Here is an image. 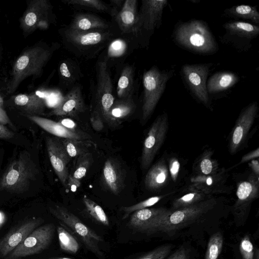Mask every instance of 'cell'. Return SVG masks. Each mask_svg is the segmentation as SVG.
Returning a JSON list of instances; mask_svg holds the SVG:
<instances>
[{
    "label": "cell",
    "mask_w": 259,
    "mask_h": 259,
    "mask_svg": "<svg viewBox=\"0 0 259 259\" xmlns=\"http://www.w3.org/2000/svg\"><path fill=\"white\" fill-rule=\"evenodd\" d=\"M65 48L78 58L91 59L99 56L109 42L120 34L116 27L107 29L75 30L67 25L59 30Z\"/></svg>",
    "instance_id": "1"
},
{
    "label": "cell",
    "mask_w": 259,
    "mask_h": 259,
    "mask_svg": "<svg viewBox=\"0 0 259 259\" xmlns=\"http://www.w3.org/2000/svg\"><path fill=\"white\" fill-rule=\"evenodd\" d=\"M60 44L51 45L37 44L22 52L15 61L9 86V92L13 93L25 78L31 75L37 76L49 61Z\"/></svg>",
    "instance_id": "2"
},
{
    "label": "cell",
    "mask_w": 259,
    "mask_h": 259,
    "mask_svg": "<svg viewBox=\"0 0 259 259\" xmlns=\"http://www.w3.org/2000/svg\"><path fill=\"white\" fill-rule=\"evenodd\" d=\"M175 38L182 47L199 54H211L218 49L209 27L201 20H192L180 24L175 30Z\"/></svg>",
    "instance_id": "3"
},
{
    "label": "cell",
    "mask_w": 259,
    "mask_h": 259,
    "mask_svg": "<svg viewBox=\"0 0 259 259\" xmlns=\"http://www.w3.org/2000/svg\"><path fill=\"white\" fill-rule=\"evenodd\" d=\"M217 205L216 199L211 197L192 205L172 211L159 226L157 232L175 235L193 223L203 219Z\"/></svg>",
    "instance_id": "4"
},
{
    "label": "cell",
    "mask_w": 259,
    "mask_h": 259,
    "mask_svg": "<svg viewBox=\"0 0 259 259\" xmlns=\"http://www.w3.org/2000/svg\"><path fill=\"white\" fill-rule=\"evenodd\" d=\"M36 169L29 156L22 153L13 160L0 180V190L21 193L26 191L35 178Z\"/></svg>",
    "instance_id": "5"
},
{
    "label": "cell",
    "mask_w": 259,
    "mask_h": 259,
    "mask_svg": "<svg viewBox=\"0 0 259 259\" xmlns=\"http://www.w3.org/2000/svg\"><path fill=\"white\" fill-rule=\"evenodd\" d=\"M172 71H161L153 66L143 75V96L142 120L146 121L153 113L165 90L168 80L173 75Z\"/></svg>",
    "instance_id": "6"
},
{
    "label": "cell",
    "mask_w": 259,
    "mask_h": 259,
    "mask_svg": "<svg viewBox=\"0 0 259 259\" xmlns=\"http://www.w3.org/2000/svg\"><path fill=\"white\" fill-rule=\"evenodd\" d=\"M49 209L52 215L79 237L90 251L99 258H103L104 257L99 246V242L103 241L100 235L86 226L78 217L65 207L55 205L50 207Z\"/></svg>",
    "instance_id": "7"
},
{
    "label": "cell",
    "mask_w": 259,
    "mask_h": 259,
    "mask_svg": "<svg viewBox=\"0 0 259 259\" xmlns=\"http://www.w3.org/2000/svg\"><path fill=\"white\" fill-rule=\"evenodd\" d=\"M96 81L92 93L95 104L94 111L99 112L106 121L115 97L113 92V84L109 68L103 60L98 59L96 64Z\"/></svg>",
    "instance_id": "8"
},
{
    "label": "cell",
    "mask_w": 259,
    "mask_h": 259,
    "mask_svg": "<svg viewBox=\"0 0 259 259\" xmlns=\"http://www.w3.org/2000/svg\"><path fill=\"white\" fill-rule=\"evenodd\" d=\"M27 8L20 19V27L25 34L37 29H46L55 22L53 7L48 0L29 1Z\"/></svg>",
    "instance_id": "9"
},
{
    "label": "cell",
    "mask_w": 259,
    "mask_h": 259,
    "mask_svg": "<svg viewBox=\"0 0 259 259\" xmlns=\"http://www.w3.org/2000/svg\"><path fill=\"white\" fill-rule=\"evenodd\" d=\"M167 0H143L138 11L137 23L132 33L139 46H143L148 33L158 28L161 23L162 14Z\"/></svg>",
    "instance_id": "10"
},
{
    "label": "cell",
    "mask_w": 259,
    "mask_h": 259,
    "mask_svg": "<svg viewBox=\"0 0 259 259\" xmlns=\"http://www.w3.org/2000/svg\"><path fill=\"white\" fill-rule=\"evenodd\" d=\"M55 229L52 223L36 228L5 259H20L41 252L50 245Z\"/></svg>",
    "instance_id": "11"
},
{
    "label": "cell",
    "mask_w": 259,
    "mask_h": 259,
    "mask_svg": "<svg viewBox=\"0 0 259 259\" xmlns=\"http://www.w3.org/2000/svg\"><path fill=\"white\" fill-rule=\"evenodd\" d=\"M168 128L166 113L159 115L152 124L143 143L141 166L147 169L162 146Z\"/></svg>",
    "instance_id": "12"
},
{
    "label": "cell",
    "mask_w": 259,
    "mask_h": 259,
    "mask_svg": "<svg viewBox=\"0 0 259 259\" xmlns=\"http://www.w3.org/2000/svg\"><path fill=\"white\" fill-rule=\"evenodd\" d=\"M259 195L258 176L252 171L247 179L237 185L236 200L232 207V213L238 224L245 223L252 202Z\"/></svg>",
    "instance_id": "13"
},
{
    "label": "cell",
    "mask_w": 259,
    "mask_h": 259,
    "mask_svg": "<svg viewBox=\"0 0 259 259\" xmlns=\"http://www.w3.org/2000/svg\"><path fill=\"white\" fill-rule=\"evenodd\" d=\"M139 47L137 38L132 33L120 34L109 42L99 55L98 59L104 61L109 68L119 66Z\"/></svg>",
    "instance_id": "14"
},
{
    "label": "cell",
    "mask_w": 259,
    "mask_h": 259,
    "mask_svg": "<svg viewBox=\"0 0 259 259\" xmlns=\"http://www.w3.org/2000/svg\"><path fill=\"white\" fill-rule=\"evenodd\" d=\"M165 207L147 208L133 213L128 222V226L135 231L152 234L157 232L164 220L171 213Z\"/></svg>",
    "instance_id": "15"
},
{
    "label": "cell",
    "mask_w": 259,
    "mask_h": 259,
    "mask_svg": "<svg viewBox=\"0 0 259 259\" xmlns=\"http://www.w3.org/2000/svg\"><path fill=\"white\" fill-rule=\"evenodd\" d=\"M211 64H185L182 67L184 78L196 98L205 106L209 102L206 80Z\"/></svg>",
    "instance_id": "16"
},
{
    "label": "cell",
    "mask_w": 259,
    "mask_h": 259,
    "mask_svg": "<svg viewBox=\"0 0 259 259\" xmlns=\"http://www.w3.org/2000/svg\"><path fill=\"white\" fill-rule=\"evenodd\" d=\"M258 110L256 102L250 103L241 112L229 139V151L235 154L243 147L254 123Z\"/></svg>",
    "instance_id": "17"
},
{
    "label": "cell",
    "mask_w": 259,
    "mask_h": 259,
    "mask_svg": "<svg viewBox=\"0 0 259 259\" xmlns=\"http://www.w3.org/2000/svg\"><path fill=\"white\" fill-rule=\"evenodd\" d=\"M223 40L237 48L244 49L259 33V27L247 22L234 21L226 23Z\"/></svg>",
    "instance_id": "18"
},
{
    "label": "cell",
    "mask_w": 259,
    "mask_h": 259,
    "mask_svg": "<svg viewBox=\"0 0 259 259\" xmlns=\"http://www.w3.org/2000/svg\"><path fill=\"white\" fill-rule=\"evenodd\" d=\"M41 218H31L14 227L0 239V256L6 257L43 222Z\"/></svg>",
    "instance_id": "19"
},
{
    "label": "cell",
    "mask_w": 259,
    "mask_h": 259,
    "mask_svg": "<svg viewBox=\"0 0 259 259\" xmlns=\"http://www.w3.org/2000/svg\"><path fill=\"white\" fill-rule=\"evenodd\" d=\"M46 144L53 169L62 185L66 186L69 176L68 165L71 158L64 148L61 138L47 137Z\"/></svg>",
    "instance_id": "20"
},
{
    "label": "cell",
    "mask_w": 259,
    "mask_h": 259,
    "mask_svg": "<svg viewBox=\"0 0 259 259\" xmlns=\"http://www.w3.org/2000/svg\"><path fill=\"white\" fill-rule=\"evenodd\" d=\"M86 106L80 86L78 83L67 94L50 112L52 115L75 117L84 112Z\"/></svg>",
    "instance_id": "21"
},
{
    "label": "cell",
    "mask_w": 259,
    "mask_h": 259,
    "mask_svg": "<svg viewBox=\"0 0 259 259\" xmlns=\"http://www.w3.org/2000/svg\"><path fill=\"white\" fill-rule=\"evenodd\" d=\"M101 179L105 188L118 195L124 187L125 172L117 161L109 158L104 163Z\"/></svg>",
    "instance_id": "22"
},
{
    "label": "cell",
    "mask_w": 259,
    "mask_h": 259,
    "mask_svg": "<svg viewBox=\"0 0 259 259\" xmlns=\"http://www.w3.org/2000/svg\"><path fill=\"white\" fill-rule=\"evenodd\" d=\"M227 176V172L224 168L213 175H197L191 178L189 188L211 195L213 193L222 192L225 189Z\"/></svg>",
    "instance_id": "23"
},
{
    "label": "cell",
    "mask_w": 259,
    "mask_h": 259,
    "mask_svg": "<svg viewBox=\"0 0 259 259\" xmlns=\"http://www.w3.org/2000/svg\"><path fill=\"white\" fill-rule=\"evenodd\" d=\"M30 120L51 134L61 139H73L78 140H90V135L81 131H71L58 121L42 117L37 115H26Z\"/></svg>",
    "instance_id": "24"
},
{
    "label": "cell",
    "mask_w": 259,
    "mask_h": 259,
    "mask_svg": "<svg viewBox=\"0 0 259 259\" xmlns=\"http://www.w3.org/2000/svg\"><path fill=\"white\" fill-rule=\"evenodd\" d=\"M138 1L125 0L121 9L112 17L120 34L134 32L138 18Z\"/></svg>",
    "instance_id": "25"
},
{
    "label": "cell",
    "mask_w": 259,
    "mask_h": 259,
    "mask_svg": "<svg viewBox=\"0 0 259 259\" xmlns=\"http://www.w3.org/2000/svg\"><path fill=\"white\" fill-rule=\"evenodd\" d=\"M67 26L71 29L79 31L107 29L114 27L113 24L99 16L86 13L75 14Z\"/></svg>",
    "instance_id": "26"
},
{
    "label": "cell",
    "mask_w": 259,
    "mask_h": 259,
    "mask_svg": "<svg viewBox=\"0 0 259 259\" xmlns=\"http://www.w3.org/2000/svg\"><path fill=\"white\" fill-rule=\"evenodd\" d=\"M169 178L166 161L162 158L148 171L144 179L145 187L149 191L159 190L166 186Z\"/></svg>",
    "instance_id": "27"
},
{
    "label": "cell",
    "mask_w": 259,
    "mask_h": 259,
    "mask_svg": "<svg viewBox=\"0 0 259 259\" xmlns=\"http://www.w3.org/2000/svg\"><path fill=\"white\" fill-rule=\"evenodd\" d=\"M58 71L60 83L65 90H70L78 84V81L83 77L78 63L70 58L65 59L60 63Z\"/></svg>",
    "instance_id": "28"
},
{
    "label": "cell",
    "mask_w": 259,
    "mask_h": 259,
    "mask_svg": "<svg viewBox=\"0 0 259 259\" xmlns=\"http://www.w3.org/2000/svg\"><path fill=\"white\" fill-rule=\"evenodd\" d=\"M135 68L130 64L122 68L117 83L116 97L117 99H124L134 97L136 92Z\"/></svg>",
    "instance_id": "29"
},
{
    "label": "cell",
    "mask_w": 259,
    "mask_h": 259,
    "mask_svg": "<svg viewBox=\"0 0 259 259\" xmlns=\"http://www.w3.org/2000/svg\"><path fill=\"white\" fill-rule=\"evenodd\" d=\"M15 105L26 115L42 114L46 106L44 98L36 94H19L14 97Z\"/></svg>",
    "instance_id": "30"
},
{
    "label": "cell",
    "mask_w": 259,
    "mask_h": 259,
    "mask_svg": "<svg viewBox=\"0 0 259 259\" xmlns=\"http://www.w3.org/2000/svg\"><path fill=\"white\" fill-rule=\"evenodd\" d=\"M137 105L134 97L117 99L111 108L106 122L111 125H117L130 116L135 111Z\"/></svg>",
    "instance_id": "31"
},
{
    "label": "cell",
    "mask_w": 259,
    "mask_h": 259,
    "mask_svg": "<svg viewBox=\"0 0 259 259\" xmlns=\"http://www.w3.org/2000/svg\"><path fill=\"white\" fill-rule=\"evenodd\" d=\"M239 81L238 76L229 71H221L210 77L206 83L208 94H216L228 90Z\"/></svg>",
    "instance_id": "32"
},
{
    "label": "cell",
    "mask_w": 259,
    "mask_h": 259,
    "mask_svg": "<svg viewBox=\"0 0 259 259\" xmlns=\"http://www.w3.org/2000/svg\"><path fill=\"white\" fill-rule=\"evenodd\" d=\"M189 192L175 199L172 203L171 211L183 208L195 204L212 197L202 191L188 188Z\"/></svg>",
    "instance_id": "33"
},
{
    "label": "cell",
    "mask_w": 259,
    "mask_h": 259,
    "mask_svg": "<svg viewBox=\"0 0 259 259\" xmlns=\"http://www.w3.org/2000/svg\"><path fill=\"white\" fill-rule=\"evenodd\" d=\"M63 2L74 8L106 13L112 17L114 11L109 4L100 0H64Z\"/></svg>",
    "instance_id": "34"
},
{
    "label": "cell",
    "mask_w": 259,
    "mask_h": 259,
    "mask_svg": "<svg viewBox=\"0 0 259 259\" xmlns=\"http://www.w3.org/2000/svg\"><path fill=\"white\" fill-rule=\"evenodd\" d=\"M64 148L71 159L89 152L93 143L90 140L61 139Z\"/></svg>",
    "instance_id": "35"
},
{
    "label": "cell",
    "mask_w": 259,
    "mask_h": 259,
    "mask_svg": "<svg viewBox=\"0 0 259 259\" xmlns=\"http://www.w3.org/2000/svg\"><path fill=\"white\" fill-rule=\"evenodd\" d=\"M57 231L60 249L69 253H77L79 244L76 238L62 226H58Z\"/></svg>",
    "instance_id": "36"
},
{
    "label": "cell",
    "mask_w": 259,
    "mask_h": 259,
    "mask_svg": "<svg viewBox=\"0 0 259 259\" xmlns=\"http://www.w3.org/2000/svg\"><path fill=\"white\" fill-rule=\"evenodd\" d=\"M196 171L197 175H211L220 169L218 162L211 158L210 151L204 152L198 159Z\"/></svg>",
    "instance_id": "37"
},
{
    "label": "cell",
    "mask_w": 259,
    "mask_h": 259,
    "mask_svg": "<svg viewBox=\"0 0 259 259\" xmlns=\"http://www.w3.org/2000/svg\"><path fill=\"white\" fill-rule=\"evenodd\" d=\"M225 13L228 15L249 20L254 23H259V13L256 7L248 5H239L227 9Z\"/></svg>",
    "instance_id": "38"
},
{
    "label": "cell",
    "mask_w": 259,
    "mask_h": 259,
    "mask_svg": "<svg viewBox=\"0 0 259 259\" xmlns=\"http://www.w3.org/2000/svg\"><path fill=\"white\" fill-rule=\"evenodd\" d=\"M83 202L90 215L99 223L108 226L109 221L104 209L97 203L87 197H84Z\"/></svg>",
    "instance_id": "39"
},
{
    "label": "cell",
    "mask_w": 259,
    "mask_h": 259,
    "mask_svg": "<svg viewBox=\"0 0 259 259\" xmlns=\"http://www.w3.org/2000/svg\"><path fill=\"white\" fill-rule=\"evenodd\" d=\"M172 193H169L159 196H153L134 205L121 207V210L124 212L123 219H125L131 213L135 211L147 208L155 205L162 199L169 196Z\"/></svg>",
    "instance_id": "40"
},
{
    "label": "cell",
    "mask_w": 259,
    "mask_h": 259,
    "mask_svg": "<svg viewBox=\"0 0 259 259\" xmlns=\"http://www.w3.org/2000/svg\"><path fill=\"white\" fill-rule=\"evenodd\" d=\"M223 245V237L222 233L217 232L209 238L205 259H218Z\"/></svg>",
    "instance_id": "41"
},
{
    "label": "cell",
    "mask_w": 259,
    "mask_h": 259,
    "mask_svg": "<svg viewBox=\"0 0 259 259\" xmlns=\"http://www.w3.org/2000/svg\"><path fill=\"white\" fill-rule=\"evenodd\" d=\"M93 162V156L90 152L77 157L75 169L71 175L72 177L80 181L85 176Z\"/></svg>",
    "instance_id": "42"
},
{
    "label": "cell",
    "mask_w": 259,
    "mask_h": 259,
    "mask_svg": "<svg viewBox=\"0 0 259 259\" xmlns=\"http://www.w3.org/2000/svg\"><path fill=\"white\" fill-rule=\"evenodd\" d=\"M239 249L243 259H258V250L257 249L256 252H254L253 244L248 234L241 239Z\"/></svg>",
    "instance_id": "43"
},
{
    "label": "cell",
    "mask_w": 259,
    "mask_h": 259,
    "mask_svg": "<svg viewBox=\"0 0 259 259\" xmlns=\"http://www.w3.org/2000/svg\"><path fill=\"white\" fill-rule=\"evenodd\" d=\"M172 248L170 244L161 245L137 259H164Z\"/></svg>",
    "instance_id": "44"
},
{
    "label": "cell",
    "mask_w": 259,
    "mask_h": 259,
    "mask_svg": "<svg viewBox=\"0 0 259 259\" xmlns=\"http://www.w3.org/2000/svg\"><path fill=\"white\" fill-rule=\"evenodd\" d=\"M169 174L174 182H176L180 169V163L176 157H172L168 160Z\"/></svg>",
    "instance_id": "45"
},
{
    "label": "cell",
    "mask_w": 259,
    "mask_h": 259,
    "mask_svg": "<svg viewBox=\"0 0 259 259\" xmlns=\"http://www.w3.org/2000/svg\"><path fill=\"white\" fill-rule=\"evenodd\" d=\"M90 121L93 128L97 131L100 132L104 128L103 119L97 111H93L90 117Z\"/></svg>",
    "instance_id": "46"
},
{
    "label": "cell",
    "mask_w": 259,
    "mask_h": 259,
    "mask_svg": "<svg viewBox=\"0 0 259 259\" xmlns=\"http://www.w3.org/2000/svg\"><path fill=\"white\" fill-rule=\"evenodd\" d=\"M190 251L186 247L181 246L168 259H189Z\"/></svg>",
    "instance_id": "47"
},
{
    "label": "cell",
    "mask_w": 259,
    "mask_h": 259,
    "mask_svg": "<svg viewBox=\"0 0 259 259\" xmlns=\"http://www.w3.org/2000/svg\"><path fill=\"white\" fill-rule=\"evenodd\" d=\"M62 125L67 128L74 132L79 131L77 130L76 123L69 118H64L58 121Z\"/></svg>",
    "instance_id": "48"
},
{
    "label": "cell",
    "mask_w": 259,
    "mask_h": 259,
    "mask_svg": "<svg viewBox=\"0 0 259 259\" xmlns=\"http://www.w3.org/2000/svg\"><path fill=\"white\" fill-rule=\"evenodd\" d=\"M80 181L78 180L74 177L72 175L68 176L66 186H67L72 191L75 192L80 186Z\"/></svg>",
    "instance_id": "49"
},
{
    "label": "cell",
    "mask_w": 259,
    "mask_h": 259,
    "mask_svg": "<svg viewBox=\"0 0 259 259\" xmlns=\"http://www.w3.org/2000/svg\"><path fill=\"white\" fill-rule=\"evenodd\" d=\"M14 134L5 126L0 123V139H8L13 137Z\"/></svg>",
    "instance_id": "50"
},
{
    "label": "cell",
    "mask_w": 259,
    "mask_h": 259,
    "mask_svg": "<svg viewBox=\"0 0 259 259\" xmlns=\"http://www.w3.org/2000/svg\"><path fill=\"white\" fill-rule=\"evenodd\" d=\"M258 153L259 151L258 148H257L256 149L244 155L241 160L240 163L246 162L248 160H253L254 158H257L258 156Z\"/></svg>",
    "instance_id": "51"
},
{
    "label": "cell",
    "mask_w": 259,
    "mask_h": 259,
    "mask_svg": "<svg viewBox=\"0 0 259 259\" xmlns=\"http://www.w3.org/2000/svg\"><path fill=\"white\" fill-rule=\"evenodd\" d=\"M124 2L125 0H110L109 4L114 10L118 12L122 7Z\"/></svg>",
    "instance_id": "52"
},
{
    "label": "cell",
    "mask_w": 259,
    "mask_h": 259,
    "mask_svg": "<svg viewBox=\"0 0 259 259\" xmlns=\"http://www.w3.org/2000/svg\"><path fill=\"white\" fill-rule=\"evenodd\" d=\"M250 165V167L252 169V172L254 173L256 175L258 176L259 175V164L258 161L256 159L252 160L251 163H249Z\"/></svg>",
    "instance_id": "53"
},
{
    "label": "cell",
    "mask_w": 259,
    "mask_h": 259,
    "mask_svg": "<svg viewBox=\"0 0 259 259\" xmlns=\"http://www.w3.org/2000/svg\"><path fill=\"white\" fill-rule=\"evenodd\" d=\"M48 259H72L68 257H50Z\"/></svg>",
    "instance_id": "54"
},
{
    "label": "cell",
    "mask_w": 259,
    "mask_h": 259,
    "mask_svg": "<svg viewBox=\"0 0 259 259\" xmlns=\"http://www.w3.org/2000/svg\"><path fill=\"white\" fill-rule=\"evenodd\" d=\"M2 103H3L2 99V98H1V97H0V106H1V105H2Z\"/></svg>",
    "instance_id": "55"
}]
</instances>
